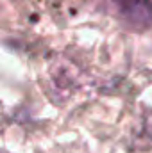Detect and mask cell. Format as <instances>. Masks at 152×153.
Listing matches in <instances>:
<instances>
[{
    "instance_id": "obj_1",
    "label": "cell",
    "mask_w": 152,
    "mask_h": 153,
    "mask_svg": "<svg viewBox=\"0 0 152 153\" xmlns=\"http://www.w3.org/2000/svg\"><path fill=\"white\" fill-rule=\"evenodd\" d=\"M120 13L136 25H147L152 22L150 0H114Z\"/></svg>"
}]
</instances>
